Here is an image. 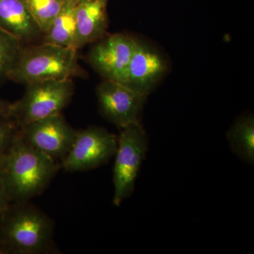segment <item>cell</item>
I'll return each mask as SVG.
<instances>
[{
  "instance_id": "cell-1",
  "label": "cell",
  "mask_w": 254,
  "mask_h": 254,
  "mask_svg": "<svg viewBox=\"0 0 254 254\" xmlns=\"http://www.w3.org/2000/svg\"><path fill=\"white\" fill-rule=\"evenodd\" d=\"M60 168L59 162L28 144L18 131L0 163V180L10 202L23 203L41 194Z\"/></svg>"
},
{
  "instance_id": "cell-2",
  "label": "cell",
  "mask_w": 254,
  "mask_h": 254,
  "mask_svg": "<svg viewBox=\"0 0 254 254\" xmlns=\"http://www.w3.org/2000/svg\"><path fill=\"white\" fill-rule=\"evenodd\" d=\"M54 223L30 202L11 203L0 218V254L54 251Z\"/></svg>"
},
{
  "instance_id": "cell-3",
  "label": "cell",
  "mask_w": 254,
  "mask_h": 254,
  "mask_svg": "<svg viewBox=\"0 0 254 254\" xmlns=\"http://www.w3.org/2000/svg\"><path fill=\"white\" fill-rule=\"evenodd\" d=\"M86 76L78 62L77 50L43 43L21 50L7 79L23 84Z\"/></svg>"
},
{
  "instance_id": "cell-4",
  "label": "cell",
  "mask_w": 254,
  "mask_h": 254,
  "mask_svg": "<svg viewBox=\"0 0 254 254\" xmlns=\"http://www.w3.org/2000/svg\"><path fill=\"white\" fill-rule=\"evenodd\" d=\"M26 86L22 98L10 105L8 114L18 128L61 114L74 91L72 79L33 82Z\"/></svg>"
},
{
  "instance_id": "cell-5",
  "label": "cell",
  "mask_w": 254,
  "mask_h": 254,
  "mask_svg": "<svg viewBox=\"0 0 254 254\" xmlns=\"http://www.w3.org/2000/svg\"><path fill=\"white\" fill-rule=\"evenodd\" d=\"M113 169V203L119 206L134 190L148 150V137L141 123L120 128Z\"/></svg>"
},
{
  "instance_id": "cell-6",
  "label": "cell",
  "mask_w": 254,
  "mask_h": 254,
  "mask_svg": "<svg viewBox=\"0 0 254 254\" xmlns=\"http://www.w3.org/2000/svg\"><path fill=\"white\" fill-rule=\"evenodd\" d=\"M118 136L99 127L78 130L71 148L60 165L68 173L98 168L113 158Z\"/></svg>"
},
{
  "instance_id": "cell-7",
  "label": "cell",
  "mask_w": 254,
  "mask_h": 254,
  "mask_svg": "<svg viewBox=\"0 0 254 254\" xmlns=\"http://www.w3.org/2000/svg\"><path fill=\"white\" fill-rule=\"evenodd\" d=\"M77 131L61 114L18 128L20 135L28 144L60 163L67 154Z\"/></svg>"
},
{
  "instance_id": "cell-8",
  "label": "cell",
  "mask_w": 254,
  "mask_h": 254,
  "mask_svg": "<svg viewBox=\"0 0 254 254\" xmlns=\"http://www.w3.org/2000/svg\"><path fill=\"white\" fill-rule=\"evenodd\" d=\"M100 113L118 128L141 123V115L147 97L119 82L105 79L96 91Z\"/></svg>"
},
{
  "instance_id": "cell-9",
  "label": "cell",
  "mask_w": 254,
  "mask_h": 254,
  "mask_svg": "<svg viewBox=\"0 0 254 254\" xmlns=\"http://www.w3.org/2000/svg\"><path fill=\"white\" fill-rule=\"evenodd\" d=\"M137 42L122 33L111 35L93 47L90 63L105 79L125 85Z\"/></svg>"
},
{
  "instance_id": "cell-10",
  "label": "cell",
  "mask_w": 254,
  "mask_h": 254,
  "mask_svg": "<svg viewBox=\"0 0 254 254\" xmlns=\"http://www.w3.org/2000/svg\"><path fill=\"white\" fill-rule=\"evenodd\" d=\"M168 70L167 60L159 52L138 41L125 85L136 93L148 97L163 79Z\"/></svg>"
},
{
  "instance_id": "cell-11",
  "label": "cell",
  "mask_w": 254,
  "mask_h": 254,
  "mask_svg": "<svg viewBox=\"0 0 254 254\" xmlns=\"http://www.w3.org/2000/svg\"><path fill=\"white\" fill-rule=\"evenodd\" d=\"M109 0H79L76 3L75 48L101 39L108 26L107 7Z\"/></svg>"
},
{
  "instance_id": "cell-12",
  "label": "cell",
  "mask_w": 254,
  "mask_h": 254,
  "mask_svg": "<svg viewBox=\"0 0 254 254\" xmlns=\"http://www.w3.org/2000/svg\"><path fill=\"white\" fill-rule=\"evenodd\" d=\"M0 28L21 43L43 34L25 0H0Z\"/></svg>"
},
{
  "instance_id": "cell-13",
  "label": "cell",
  "mask_w": 254,
  "mask_h": 254,
  "mask_svg": "<svg viewBox=\"0 0 254 254\" xmlns=\"http://www.w3.org/2000/svg\"><path fill=\"white\" fill-rule=\"evenodd\" d=\"M76 3L73 0H65L59 14L55 17L48 31L43 34V43L75 48Z\"/></svg>"
},
{
  "instance_id": "cell-14",
  "label": "cell",
  "mask_w": 254,
  "mask_h": 254,
  "mask_svg": "<svg viewBox=\"0 0 254 254\" xmlns=\"http://www.w3.org/2000/svg\"><path fill=\"white\" fill-rule=\"evenodd\" d=\"M232 151L245 163H254V120L252 115L241 117L227 133Z\"/></svg>"
},
{
  "instance_id": "cell-15",
  "label": "cell",
  "mask_w": 254,
  "mask_h": 254,
  "mask_svg": "<svg viewBox=\"0 0 254 254\" xmlns=\"http://www.w3.org/2000/svg\"><path fill=\"white\" fill-rule=\"evenodd\" d=\"M43 35L59 14L65 0H25Z\"/></svg>"
},
{
  "instance_id": "cell-16",
  "label": "cell",
  "mask_w": 254,
  "mask_h": 254,
  "mask_svg": "<svg viewBox=\"0 0 254 254\" xmlns=\"http://www.w3.org/2000/svg\"><path fill=\"white\" fill-rule=\"evenodd\" d=\"M22 48L21 42L0 28V81L7 79Z\"/></svg>"
},
{
  "instance_id": "cell-17",
  "label": "cell",
  "mask_w": 254,
  "mask_h": 254,
  "mask_svg": "<svg viewBox=\"0 0 254 254\" xmlns=\"http://www.w3.org/2000/svg\"><path fill=\"white\" fill-rule=\"evenodd\" d=\"M18 127L9 117L0 115V163L17 134Z\"/></svg>"
},
{
  "instance_id": "cell-18",
  "label": "cell",
  "mask_w": 254,
  "mask_h": 254,
  "mask_svg": "<svg viewBox=\"0 0 254 254\" xmlns=\"http://www.w3.org/2000/svg\"><path fill=\"white\" fill-rule=\"evenodd\" d=\"M11 203L3 186L2 182L0 180V218Z\"/></svg>"
},
{
  "instance_id": "cell-19",
  "label": "cell",
  "mask_w": 254,
  "mask_h": 254,
  "mask_svg": "<svg viewBox=\"0 0 254 254\" xmlns=\"http://www.w3.org/2000/svg\"><path fill=\"white\" fill-rule=\"evenodd\" d=\"M10 105H11V103L0 98V115L8 116Z\"/></svg>"
},
{
  "instance_id": "cell-20",
  "label": "cell",
  "mask_w": 254,
  "mask_h": 254,
  "mask_svg": "<svg viewBox=\"0 0 254 254\" xmlns=\"http://www.w3.org/2000/svg\"><path fill=\"white\" fill-rule=\"evenodd\" d=\"M73 1H76V2H77V1H79V0H73Z\"/></svg>"
}]
</instances>
